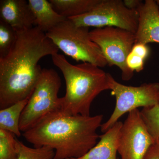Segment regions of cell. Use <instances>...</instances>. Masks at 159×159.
<instances>
[{
	"mask_svg": "<svg viewBox=\"0 0 159 159\" xmlns=\"http://www.w3.org/2000/svg\"><path fill=\"white\" fill-rule=\"evenodd\" d=\"M16 32L14 45L0 57L1 109L29 99L42 73L39 61L59 50L37 26Z\"/></svg>",
	"mask_w": 159,
	"mask_h": 159,
	"instance_id": "cell-1",
	"label": "cell"
},
{
	"mask_svg": "<svg viewBox=\"0 0 159 159\" xmlns=\"http://www.w3.org/2000/svg\"><path fill=\"white\" fill-rule=\"evenodd\" d=\"M1 20L16 31L29 30L35 25V18L25 0H1Z\"/></svg>",
	"mask_w": 159,
	"mask_h": 159,
	"instance_id": "cell-11",
	"label": "cell"
},
{
	"mask_svg": "<svg viewBox=\"0 0 159 159\" xmlns=\"http://www.w3.org/2000/svg\"><path fill=\"white\" fill-rule=\"evenodd\" d=\"M29 6L35 18V25L47 33L67 18L57 13L50 1L29 0Z\"/></svg>",
	"mask_w": 159,
	"mask_h": 159,
	"instance_id": "cell-13",
	"label": "cell"
},
{
	"mask_svg": "<svg viewBox=\"0 0 159 159\" xmlns=\"http://www.w3.org/2000/svg\"><path fill=\"white\" fill-rule=\"evenodd\" d=\"M17 140L14 134L0 129V159H17Z\"/></svg>",
	"mask_w": 159,
	"mask_h": 159,
	"instance_id": "cell-17",
	"label": "cell"
},
{
	"mask_svg": "<svg viewBox=\"0 0 159 159\" xmlns=\"http://www.w3.org/2000/svg\"><path fill=\"white\" fill-rule=\"evenodd\" d=\"M46 33L59 50L77 61L100 68L108 65L101 49L91 39L89 28L76 25L67 19Z\"/></svg>",
	"mask_w": 159,
	"mask_h": 159,
	"instance_id": "cell-4",
	"label": "cell"
},
{
	"mask_svg": "<svg viewBox=\"0 0 159 159\" xmlns=\"http://www.w3.org/2000/svg\"><path fill=\"white\" fill-rule=\"evenodd\" d=\"M123 122L118 121L107 131L99 136V141L84 155L68 159H117L120 129Z\"/></svg>",
	"mask_w": 159,
	"mask_h": 159,
	"instance_id": "cell-12",
	"label": "cell"
},
{
	"mask_svg": "<svg viewBox=\"0 0 159 159\" xmlns=\"http://www.w3.org/2000/svg\"><path fill=\"white\" fill-rule=\"evenodd\" d=\"M143 159H159V141H155L148 148Z\"/></svg>",
	"mask_w": 159,
	"mask_h": 159,
	"instance_id": "cell-22",
	"label": "cell"
},
{
	"mask_svg": "<svg viewBox=\"0 0 159 159\" xmlns=\"http://www.w3.org/2000/svg\"><path fill=\"white\" fill-rule=\"evenodd\" d=\"M102 119V115L73 116L60 109L47 115L23 135L34 147L54 149V159L77 158L97 144V130Z\"/></svg>",
	"mask_w": 159,
	"mask_h": 159,
	"instance_id": "cell-2",
	"label": "cell"
},
{
	"mask_svg": "<svg viewBox=\"0 0 159 159\" xmlns=\"http://www.w3.org/2000/svg\"><path fill=\"white\" fill-rule=\"evenodd\" d=\"M57 13L66 18L79 16L93 9L101 0H50Z\"/></svg>",
	"mask_w": 159,
	"mask_h": 159,
	"instance_id": "cell-14",
	"label": "cell"
},
{
	"mask_svg": "<svg viewBox=\"0 0 159 159\" xmlns=\"http://www.w3.org/2000/svg\"><path fill=\"white\" fill-rule=\"evenodd\" d=\"M17 159H54L55 151L50 147L42 146L31 148L17 140Z\"/></svg>",
	"mask_w": 159,
	"mask_h": 159,
	"instance_id": "cell-16",
	"label": "cell"
},
{
	"mask_svg": "<svg viewBox=\"0 0 159 159\" xmlns=\"http://www.w3.org/2000/svg\"><path fill=\"white\" fill-rule=\"evenodd\" d=\"M16 32L11 26L0 20V57L6 56L14 45Z\"/></svg>",
	"mask_w": 159,
	"mask_h": 159,
	"instance_id": "cell-19",
	"label": "cell"
},
{
	"mask_svg": "<svg viewBox=\"0 0 159 159\" xmlns=\"http://www.w3.org/2000/svg\"><path fill=\"white\" fill-rule=\"evenodd\" d=\"M131 52L145 60L149 55V49L147 45L142 43H135L132 49Z\"/></svg>",
	"mask_w": 159,
	"mask_h": 159,
	"instance_id": "cell-21",
	"label": "cell"
},
{
	"mask_svg": "<svg viewBox=\"0 0 159 159\" xmlns=\"http://www.w3.org/2000/svg\"><path fill=\"white\" fill-rule=\"evenodd\" d=\"M141 116L148 132L155 141H159V105L143 108Z\"/></svg>",
	"mask_w": 159,
	"mask_h": 159,
	"instance_id": "cell-18",
	"label": "cell"
},
{
	"mask_svg": "<svg viewBox=\"0 0 159 159\" xmlns=\"http://www.w3.org/2000/svg\"><path fill=\"white\" fill-rule=\"evenodd\" d=\"M29 99L16 102L0 110V129L7 131L20 137V122L21 116Z\"/></svg>",
	"mask_w": 159,
	"mask_h": 159,
	"instance_id": "cell-15",
	"label": "cell"
},
{
	"mask_svg": "<svg viewBox=\"0 0 159 159\" xmlns=\"http://www.w3.org/2000/svg\"><path fill=\"white\" fill-rule=\"evenodd\" d=\"M61 78L52 69H43L42 73L21 116V132L31 129L47 115L61 109L58 97Z\"/></svg>",
	"mask_w": 159,
	"mask_h": 159,
	"instance_id": "cell-5",
	"label": "cell"
},
{
	"mask_svg": "<svg viewBox=\"0 0 159 159\" xmlns=\"http://www.w3.org/2000/svg\"><path fill=\"white\" fill-rule=\"evenodd\" d=\"M76 25L82 27L102 28L114 27L135 34L139 24L137 9H129L121 0H101L87 13L69 18Z\"/></svg>",
	"mask_w": 159,
	"mask_h": 159,
	"instance_id": "cell-7",
	"label": "cell"
},
{
	"mask_svg": "<svg viewBox=\"0 0 159 159\" xmlns=\"http://www.w3.org/2000/svg\"><path fill=\"white\" fill-rule=\"evenodd\" d=\"M51 57L65 80L66 93L61 98V110L68 115L90 116L94 99L103 91L110 90L107 73L89 63L72 64L58 53Z\"/></svg>",
	"mask_w": 159,
	"mask_h": 159,
	"instance_id": "cell-3",
	"label": "cell"
},
{
	"mask_svg": "<svg viewBox=\"0 0 159 159\" xmlns=\"http://www.w3.org/2000/svg\"><path fill=\"white\" fill-rule=\"evenodd\" d=\"M145 60L131 52L126 58V64L129 68L132 71L140 72L144 68Z\"/></svg>",
	"mask_w": 159,
	"mask_h": 159,
	"instance_id": "cell-20",
	"label": "cell"
},
{
	"mask_svg": "<svg viewBox=\"0 0 159 159\" xmlns=\"http://www.w3.org/2000/svg\"><path fill=\"white\" fill-rule=\"evenodd\" d=\"M156 2L159 8V0H157L156 1Z\"/></svg>",
	"mask_w": 159,
	"mask_h": 159,
	"instance_id": "cell-24",
	"label": "cell"
},
{
	"mask_svg": "<svg viewBox=\"0 0 159 159\" xmlns=\"http://www.w3.org/2000/svg\"><path fill=\"white\" fill-rule=\"evenodd\" d=\"M137 10L139 19L135 43H159V8L156 1L146 0Z\"/></svg>",
	"mask_w": 159,
	"mask_h": 159,
	"instance_id": "cell-10",
	"label": "cell"
},
{
	"mask_svg": "<svg viewBox=\"0 0 159 159\" xmlns=\"http://www.w3.org/2000/svg\"><path fill=\"white\" fill-rule=\"evenodd\" d=\"M154 142L140 111L136 109L128 113L119 134L118 152L121 159H143Z\"/></svg>",
	"mask_w": 159,
	"mask_h": 159,
	"instance_id": "cell-9",
	"label": "cell"
},
{
	"mask_svg": "<svg viewBox=\"0 0 159 159\" xmlns=\"http://www.w3.org/2000/svg\"><path fill=\"white\" fill-rule=\"evenodd\" d=\"M123 2L127 8L131 9H137L142 4V1L139 0H124Z\"/></svg>",
	"mask_w": 159,
	"mask_h": 159,
	"instance_id": "cell-23",
	"label": "cell"
},
{
	"mask_svg": "<svg viewBox=\"0 0 159 159\" xmlns=\"http://www.w3.org/2000/svg\"><path fill=\"white\" fill-rule=\"evenodd\" d=\"M91 39L101 49L110 66H116L122 72V79L129 81L134 73L126 64V58L135 44V34L114 27L97 28L90 31Z\"/></svg>",
	"mask_w": 159,
	"mask_h": 159,
	"instance_id": "cell-8",
	"label": "cell"
},
{
	"mask_svg": "<svg viewBox=\"0 0 159 159\" xmlns=\"http://www.w3.org/2000/svg\"><path fill=\"white\" fill-rule=\"evenodd\" d=\"M108 83L111 94L116 97V104L109 119L100 126L102 132L111 128L124 114L139 107H151L159 105V83H144L132 86L118 82L109 73Z\"/></svg>",
	"mask_w": 159,
	"mask_h": 159,
	"instance_id": "cell-6",
	"label": "cell"
}]
</instances>
